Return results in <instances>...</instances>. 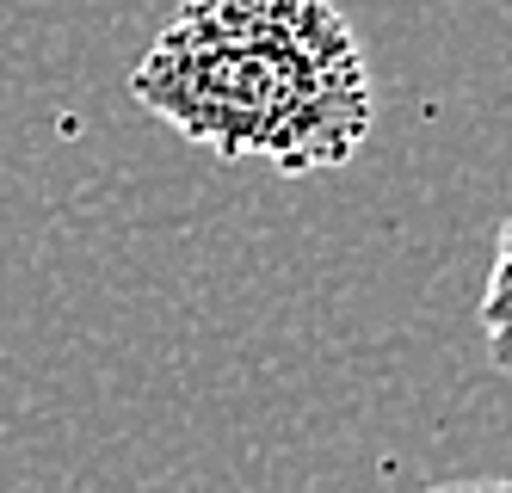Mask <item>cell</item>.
<instances>
[{
	"label": "cell",
	"mask_w": 512,
	"mask_h": 493,
	"mask_svg": "<svg viewBox=\"0 0 512 493\" xmlns=\"http://www.w3.org/2000/svg\"><path fill=\"white\" fill-rule=\"evenodd\" d=\"M130 93L216 161L346 167L371 136V74L334 0H186Z\"/></svg>",
	"instance_id": "obj_1"
},
{
	"label": "cell",
	"mask_w": 512,
	"mask_h": 493,
	"mask_svg": "<svg viewBox=\"0 0 512 493\" xmlns=\"http://www.w3.org/2000/svg\"><path fill=\"white\" fill-rule=\"evenodd\" d=\"M482 339H488V358L512 376V222L500 229V247H494V272H488V290H482Z\"/></svg>",
	"instance_id": "obj_2"
},
{
	"label": "cell",
	"mask_w": 512,
	"mask_h": 493,
	"mask_svg": "<svg viewBox=\"0 0 512 493\" xmlns=\"http://www.w3.org/2000/svg\"><path fill=\"white\" fill-rule=\"evenodd\" d=\"M420 493H512V475H488V481H432Z\"/></svg>",
	"instance_id": "obj_3"
}]
</instances>
